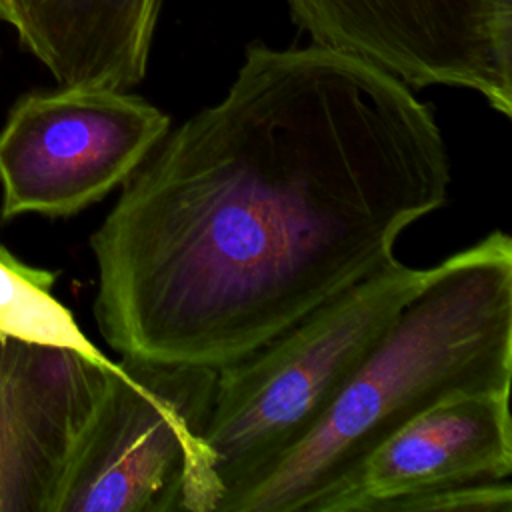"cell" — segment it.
Listing matches in <instances>:
<instances>
[{"label":"cell","instance_id":"cell-3","mask_svg":"<svg viewBox=\"0 0 512 512\" xmlns=\"http://www.w3.org/2000/svg\"><path fill=\"white\" fill-rule=\"evenodd\" d=\"M426 272L394 260L218 370L204 434L216 512L318 422Z\"/></svg>","mask_w":512,"mask_h":512},{"label":"cell","instance_id":"cell-9","mask_svg":"<svg viewBox=\"0 0 512 512\" xmlns=\"http://www.w3.org/2000/svg\"><path fill=\"white\" fill-rule=\"evenodd\" d=\"M162 0H0L58 86L128 90L146 76Z\"/></svg>","mask_w":512,"mask_h":512},{"label":"cell","instance_id":"cell-11","mask_svg":"<svg viewBox=\"0 0 512 512\" xmlns=\"http://www.w3.org/2000/svg\"><path fill=\"white\" fill-rule=\"evenodd\" d=\"M512 486L508 478L444 486L394 500L384 512H510Z\"/></svg>","mask_w":512,"mask_h":512},{"label":"cell","instance_id":"cell-5","mask_svg":"<svg viewBox=\"0 0 512 512\" xmlns=\"http://www.w3.org/2000/svg\"><path fill=\"white\" fill-rule=\"evenodd\" d=\"M168 130L162 110L126 90L22 96L0 130V218L84 210L122 186Z\"/></svg>","mask_w":512,"mask_h":512},{"label":"cell","instance_id":"cell-4","mask_svg":"<svg viewBox=\"0 0 512 512\" xmlns=\"http://www.w3.org/2000/svg\"><path fill=\"white\" fill-rule=\"evenodd\" d=\"M218 370L122 354L54 512H216L204 434Z\"/></svg>","mask_w":512,"mask_h":512},{"label":"cell","instance_id":"cell-2","mask_svg":"<svg viewBox=\"0 0 512 512\" xmlns=\"http://www.w3.org/2000/svg\"><path fill=\"white\" fill-rule=\"evenodd\" d=\"M510 382L512 238L494 230L428 268L318 422L224 512H326L364 460L420 412Z\"/></svg>","mask_w":512,"mask_h":512},{"label":"cell","instance_id":"cell-8","mask_svg":"<svg viewBox=\"0 0 512 512\" xmlns=\"http://www.w3.org/2000/svg\"><path fill=\"white\" fill-rule=\"evenodd\" d=\"M512 472L510 390L450 396L388 436L326 512H384L394 500Z\"/></svg>","mask_w":512,"mask_h":512},{"label":"cell","instance_id":"cell-6","mask_svg":"<svg viewBox=\"0 0 512 512\" xmlns=\"http://www.w3.org/2000/svg\"><path fill=\"white\" fill-rule=\"evenodd\" d=\"M314 44L406 86L474 90L512 116V0H288Z\"/></svg>","mask_w":512,"mask_h":512},{"label":"cell","instance_id":"cell-10","mask_svg":"<svg viewBox=\"0 0 512 512\" xmlns=\"http://www.w3.org/2000/svg\"><path fill=\"white\" fill-rule=\"evenodd\" d=\"M54 282V272L32 268L0 246V334L104 358L84 336L72 312L54 298Z\"/></svg>","mask_w":512,"mask_h":512},{"label":"cell","instance_id":"cell-1","mask_svg":"<svg viewBox=\"0 0 512 512\" xmlns=\"http://www.w3.org/2000/svg\"><path fill=\"white\" fill-rule=\"evenodd\" d=\"M448 188V148L410 86L318 44H252L92 234L98 330L120 356L220 370L394 262Z\"/></svg>","mask_w":512,"mask_h":512},{"label":"cell","instance_id":"cell-7","mask_svg":"<svg viewBox=\"0 0 512 512\" xmlns=\"http://www.w3.org/2000/svg\"><path fill=\"white\" fill-rule=\"evenodd\" d=\"M114 364L0 334V512H54Z\"/></svg>","mask_w":512,"mask_h":512}]
</instances>
